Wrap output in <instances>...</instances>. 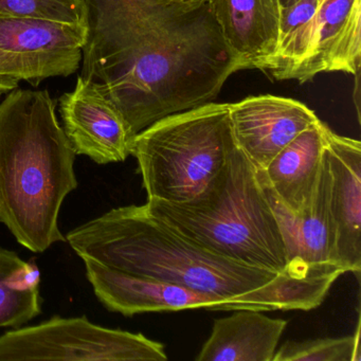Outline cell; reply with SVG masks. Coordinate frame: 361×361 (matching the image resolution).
Wrapping results in <instances>:
<instances>
[{"label":"cell","instance_id":"obj_1","mask_svg":"<svg viewBox=\"0 0 361 361\" xmlns=\"http://www.w3.org/2000/svg\"><path fill=\"white\" fill-rule=\"evenodd\" d=\"M80 77L116 105L135 135L212 102L243 71L207 0H83Z\"/></svg>","mask_w":361,"mask_h":361},{"label":"cell","instance_id":"obj_2","mask_svg":"<svg viewBox=\"0 0 361 361\" xmlns=\"http://www.w3.org/2000/svg\"><path fill=\"white\" fill-rule=\"evenodd\" d=\"M66 240L81 259L238 300L259 312L318 307L339 278L334 274H281L228 259L185 238L152 215L145 204L111 209L71 230Z\"/></svg>","mask_w":361,"mask_h":361},{"label":"cell","instance_id":"obj_3","mask_svg":"<svg viewBox=\"0 0 361 361\" xmlns=\"http://www.w3.org/2000/svg\"><path fill=\"white\" fill-rule=\"evenodd\" d=\"M75 155L47 90L16 88L0 103V223L32 252L66 240L59 215L78 188Z\"/></svg>","mask_w":361,"mask_h":361},{"label":"cell","instance_id":"obj_4","mask_svg":"<svg viewBox=\"0 0 361 361\" xmlns=\"http://www.w3.org/2000/svg\"><path fill=\"white\" fill-rule=\"evenodd\" d=\"M145 207L185 238L233 261L281 274L341 276L289 265L278 221L257 170L235 143L219 178L200 200L189 204L147 200Z\"/></svg>","mask_w":361,"mask_h":361},{"label":"cell","instance_id":"obj_5","mask_svg":"<svg viewBox=\"0 0 361 361\" xmlns=\"http://www.w3.org/2000/svg\"><path fill=\"white\" fill-rule=\"evenodd\" d=\"M234 145L228 103H206L173 114L135 137L147 200L189 204L204 195Z\"/></svg>","mask_w":361,"mask_h":361},{"label":"cell","instance_id":"obj_6","mask_svg":"<svg viewBox=\"0 0 361 361\" xmlns=\"http://www.w3.org/2000/svg\"><path fill=\"white\" fill-rule=\"evenodd\" d=\"M168 360L164 344L142 334L107 329L85 317H54L0 336V361Z\"/></svg>","mask_w":361,"mask_h":361},{"label":"cell","instance_id":"obj_7","mask_svg":"<svg viewBox=\"0 0 361 361\" xmlns=\"http://www.w3.org/2000/svg\"><path fill=\"white\" fill-rule=\"evenodd\" d=\"M83 262L86 276L99 301L109 312H119L123 316L200 308L209 310H253L249 304L238 300L126 274L90 259H83Z\"/></svg>","mask_w":361,"mask_h":361},{"label":"cell","instance_id":"obj_8","mask_svg":"<svg viewBox=\"0 0 361 361\" xmlns=\"http://www.w3.org/2000/svg\"><path fill=\"white\" fill-rule=\"evenodd\" d=\"M228 106L234 143L257 171L320 121L303 103L272 94L248 97Z\"/></svg>","mask_w":361,"mask_h":361},{"label":"cell","instance_id":"obj_9","mask_svg":"<svg viewBox=\"0 0 361 361\" xmlns=\"http://www.w3.org/2000/svg\"><path fill=\"white\" fill-rule=\"evenodd\" d=\"M60 111L77 155L99 164L124 161L132 155L137 135L116 105L83 78L60 99Z\"/></svg>","mask_w":361,"mask_h":361},{"label":"cell","instance_id":"obj_10","mask_svg":"<svg viewBox=\"0 0 361 361\" xmlns=\"http://www.w3.org/2000/svg\"><path fill=\"white\" fill-rule=\"evenodd\" d=\"M84 24L35 18H0V50L24 59L31 85L69 77L82 62Z\"/></svg>","mask_w":361,"mask_h":361},{"label":"cell","instance_id":"obj_11","mask_svg":"<svg viewBox=\"0 0 361 361\" xmlns=\"http://www.w3.org/2000/svg\"><path fill=\"white\" fill-rule=\"evenodd\" d=\"M259 183L278 221L289 265L307 271L344 274L336 255V229L329 208L331 175L325 152L314 195L301 212L289 211Z\"/></svg>","mask_w":361,"mask_h":361},{"label":"cell","instance_id":"obj_12","mask_svg":"<svg viewBox=\"0 0 361 361\" xmlns=\"http://www.w3.org/2000/svg\"><path fill=\"white\" fill-rule=\"evenodd\" d=\"M325 156L331 175L329 208L336 229V255L345 272L361 268V143L327 126Z\"/></svg>","mask_w":361,"mask_h":361},{"label":"cell","instance_id":"obj_13","mask_svg":"<svg viewBox=\"0 0 361 361\" xmlns=\"http://www.w3.org/2000/svg\"><path fill=\"white\" fill-rule=\"evenodd\" d=\"M360 61L361 0H318L310 49L291 80L338 71L356 77Z\"/></svg>","mask_w":361,"mask_h":361},{"label":"cell","instance_id":"obj_14","mask_svg":"<svg viewBox=\"0 0 361 361\" xmlns=\"http://www.w3.org/2000/svg\"><path fill=\"white\" fill-rule=\"evenodd\" d=\"M230 49L244 69L267 73L279 37V0H207Z\"/></svg>","mask_w":361,"mask_h":361},{"label":"cell","instance_id":"obj_15","mask_svg":"<svg viewBox=\"0 0 361 361\" xmlns=\"http://www.w3.org/2000/svg\"><path fill=\"white\" fill-rule=\"evenodd\" d=\"M326 124L318 121L302 132L263 170L259 180L293 213L301 212L312 200L326 143Z\"/></svg>","mask_w":361,"mask_h":361},{"label":"cell","instance_id":"obj_16","mask_svg":"<svg viewBox=\"0 0 361 361\" xmlns=\"http://www.w3.org/2000/svg\"><path fill=\"white\" fill-rule=\"evenodd\" d=\"M287 321L238 310L217 319L196 361H272Z\"/></svg>","mask_w":361,"mask_h":361},{"label":"cell","instance_id":"obj_17","mask_svg":"<svg viewBox=\"0 0 361 361\" xmlns=\"http://www.w3.org/2000/svg\"><path fill=\"white\" fill-rule=\"evenodd\" d=\"M37 264L0 247V327H20L42 312Z\"/></svg>","mask_w":361,"mask_h":361},{"label":"cell","instance_id":"obj_18","mask_svg":"<svg viewBox=\"0 0 361 361\" xmlns=\"http://www.w3.org/2000/svg\"><path fill=\"white\" fill-rule=\"evenodd\" d=\"M318 0H299L280 8L276 54L267 73L276 80H291L310 49Z\"/></svg>","mask_w":361,"mask_h":361},{"label":"cell","instance_id":"obj_19","mask_svg":"<svg viewBox=\"0 0 361 361\" xmlns=\"http://www.w3.org/2000/svg\"><path fill=\"white\" fill-rule=\"evenodd\" d=\"M360 320L353 336L287 341L272 361H360Z\"/></svg>","mask_w":361,"mask_h":361},{"label":"cell","instance_id":"obj_20","mask_svg":"<svg viewBox=\"0 0 361 361\" xmlns=\"http://www.w3.org/2000/svg\"><path fill=\"white\" fill-rule=\"evenodd\" d=\"M0 18H35L83 24V0H0Z\"/></svg>","mask_w":361,"mask_h":361},{"label":"cell","instance_id":"obj_21","mask_svg":"<svg viewBox=\"0 0 361 361\" xmlns=\"http://www.w3.org/2000/svg\"><path fill=\"white\" fill-rule=\"evenodd\" d=\"M22 81H29L24 59L0 50V97L18 88Z\"/></svg>","mask_w":361,"mask_h":361},{"label":"cell","instance_id":"obj_22","mask_svg":"<svg viewBox=\"0 0 361 361\" xmlns=\"http://www.w3.org/2000/svg\"><path fill=\"white\" fill-rule=\"evenodd\" d=\"M297 1H299V0H279L280 7H289V6L293 5Z\"/></svg>","mask_w":361,"mask_h":361}]
</instances>
